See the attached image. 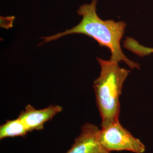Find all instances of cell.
I'll list each match as a JSON object with an SVG mask.
<instances>
[{
	"label": "cell",
	"instance_id": "cell-6",
	"mask_svg": "<svg viewBox=\"0 0 153 153\" xmlns=\"http://www.w3.org/2000/svg\"><path fill=\"white\" fill-rule=\"evenodd\" d=\"M28 133L26 126L19 117L7 120L0 126V139L25 136Z\"/></svg>",
	"mask_w": 153,
	"mask_h": 153
},
{
	"label": "cell",
	"instance_id": "cell-7",
	"mask_svg": "<svg viewBox=\"0 0 153 153\" xmlns=\"http://www.w3.org/2000/svg\"><path fill=\"white\" fill-rule=\"evenodd\" d=\"M124 47L133 53L140 56L145 57L153 53V48H148L140 44L137 40L131 38L127 37L124 41Z\"/></svg>",
	"mask_w": 153,
	"mask_h": 153
},
{
	"label": "cell",
	"instance_id": "cell-2",
	"mask_svg": "<svg viewBox=\"0 0 153 153\" xmlns=\"http://www.w3.org/2000/svg\"><path fill=\"white\" fill-rule=\"evenodd\" d=\"M100 66V75L93 83L97 105L104 128L119 120L120 97L124 82L130 71L121 68L119 62L97 58Z\"/></svg>",
	"mask_w": 153,
	"mask_h": 153
},
{
	"label": "cell",
	"instance_id": "cell-1",
	"mask_svg": "<svg viewBox=\"0 0 153 153\" xmlns=\"http://www.w3.org/2000/svg\"><path fill=\"white\" fill-rule=\"evenodd\" d=\"M98 0H92L91 3L81 6L77 13L82 16L81 21L71 29L53 35L43 37L42 44L49 43L68 35L83 34L94 39L100 46L106 47L111 53V60L123 61L131 69H140V65L128 59L121 48L120 42L126 29L124 22L101 19L97 13Z\"/></svg>",
	"mask_w": 153,
	"mask_h": 153
},
{
	"label": "cell",
	"instance_id": "cell-3",
	"mask_svg": "<svg viewBox=\"0 0 153 153\" xmlns=\"http://www.w3.org/2000/svg\"><path fill=\"white\" fill-rule=\"evenodd\" d=\"M99 140L108 152L127 151L144 153L146 147L141 141L133 136L121 124L119 120L102 128L99 132Z\"/></svg>",
	"mask_w": 153,
	"mask_h": 153
},
{
	"label": "cell",
	"instance_id": "cell-5",
	"mask_svg": "<svg viewBox=\"0 0 153 153\" xmlns=\"http://www.w3.org/2000/svg\"><path fill=\"white\" fill-rule=\"evenodd\" d=\"M62 111V107L58 105H51L43 109H37L28 104L18 117L23 121L28 132L41 131L44 129L45 123L52 120Z\"/></svg>",
	"mask_w": 153,
	"mask_h": 153
},
{
	"label": "cell",
	"instance_id": "cell-4",
	"mask_svg": "<svg viewBox=\"0 0 153 153\" xmlns=\"http://www.w3.org/2000/svg\"><path fill=\"white\" fill-rule=\"evenodd\" d=\"M99 128L94 124L86 123L81 133L75 138L71 148L66 153H112L106 150L99 140Z\"/></svg>",
	"mask_w": 153,
	"mask_h": 153
}]
</instances>
